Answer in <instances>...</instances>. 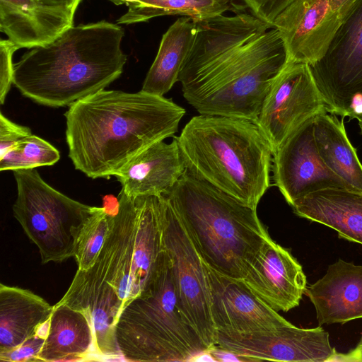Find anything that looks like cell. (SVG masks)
Instances as JSON below:
<instances>
[{"mask_svg":"<svg viewBox=\"0 0 362 362\" xmlns=\"http://www.w3.org/2000/svg\"><path fill=\"white\" fill-rule=\"evenodd\" d=\"M288 62L275 28L248 13L196 22L178 81L200 115L256 122L271 86Z\"/></svg>","mask_w":362,"mask_h":362,"instance_id":"obj_1","label":"cell"},{"mask_svg":"<svg viewBox=\"0 0 362 362\" xmlns=\"http://www.w3.org/2000/svg\"><path fill=\"white\" fill-rule=\"evenodd\" d=\"M110 232L95 262L76 271L57 305L81 311L93 331L94 349L103 356L119 353L115 325L125 306L156 281L168 255L163 237V195L118 194Z\"/></svg>","mask_w":362,"mask_h":362,"instance_id":"obj_2","label":"cell"},{"mask_svg":"<svg viewBox=\"0 0 362 362\" xmlns=\"http://www.w3.org/2000/svg\"><path fill=\"white\" fill-rule=\"evenodd\" d=\"M185 115L163 95L101 90L64 113L69 157L88 177L108 179L149 146L174 136Z\"/></svg>","mask_w":362,"mask_h":362,"instance_id":"obj_3","label":"cell"},{"mask_svg":"<svg viewBox=\"0 0 362 362\" xmlns=\"http://www.w3.org/2000/svg\"><path fill=\"white\" fill-rule=\"evenodd\" d=\"M124 35L118 23L106 21L73 25L25 52L13 65V84L38 104L69 107L120 76L127 59Z\"/></svg>","mask_w":362,"mask_h":362,"instance_id":"obj_4","label":"cell"},{"mask_svg":"<svg viewBox=\"0 0 362 362\" xmlns=\"http://www.w3.org/2000/svg\"><path fill=\"white\" fill-rule=\"evenodd\" d=\"M175 138L187 170L257 209L270 187L274 152L256 122L199 115Z\"/></svg>","mask_w":362,"mask_h":362,"instance_id":"obj_5","label":"cell"},{"mask_svg":"<svg viewBox=\"0 0 362 362\" xmlns=\"http://www.w3.org/2000/svg\"><path fill=\"white\" fill-rule=\"evenodd\" d=\"M164 194L204 262L218 273L243 279L271 238L252 208L185 170Z\"/></svg>","mask_w":362,"mask_h":362,"instance_id":"obj_6","label":"cell"},{"mask_svg":"<svg viewBox=\"0 0 362 362\" xmlns=\"http://www.w3.org/2000/svg\"><path fill=\"white\" fill-rule=\"evenodd\" d=\"M115 338L129 361H189L209 352L180 310L168 257L150 289L121 312Z\"/></svg>","mask_w":362,"mask_h":362,"instance_id":"obj_7","label":"cell"},{"mask_svg":"<svg viewBox=\"0 0 362 362\" xmlns=\"http://www.w3.org/2000/svg\"><path fill=\"white\" fill-rule=\"evenodd\" d=\"M13 172L17 187L13 216L37 245L42 263L74 257L79 232L93 206L57 191L35 168Z\"/></svg>","mask_w":362,"mask_h":362,"instance_id":"obj_8","label":"cell"},{"mask_svg":"<svg viewBox=\"0 0 362 362\" xmlns=\"http://www.w3.org/2000/svg\"><path fill=\"white\" fill-rule=\"evenodd\" d=\"M163 237L180 310L211 352L216 345L205 262L175 209L163 194Z\"/></svg>","mask_w":362,"mask_h":362,"instance_id":"obj_9","label":"cell"},{"mask_svg":"<svg viewBox=\"0 0 362 362\" xmlns=\"http://www.w3.org/2000/svg\"><path fill=\"white\" fill-rule=\"evenodd\" d=\"M328 112L362 117V0H356L325 55L310 65Z\"/></svg>","mask_w":362,"mask_h":362,"instance_id":"obj_10","label":"cell"},{"mask_svg":"<svg viewBox=\"0 0 362 362\" xmlns=\"http://www.w3.org/2000/svg\"><path fill=\"white\" fill-rule=\"evenodd\" d=\"M325 110L310 65L288 62L273 81L256 123L274 152L304 122Z\"/></svg>","mask_w":362,"mask_h":362,"instance_id":"obj_11","label":"cell"},{"mask_svg":"<svg viewBox=\"0 0 362 362\" xmlns=\"http://www.w3.org/2000/svg\"><path fill=\"white\" fill-rule=\"evenodd\" d=\"M215 349L245 360L275 361L328 362L337 352L320 326L304 329L291 322L270 332L216 330Z\"/></svg>","mask_w":362,"mask_h":362,"instance_id":"obj_12","label":"cell"},{"mask_svg":"<svg viewBox=\"0 0 362 362\" xmlns=\"http://www.w3.org/2000/svg\"><path fill=\"white\" fill-rule=\"evenodd\" d=\"M314 119L310 118L296 129L273 154L274 183L290 206L322 189H352L321 158L315 141Z\"/></svg>","mask_w":362,"mask_h":362,"instance_id":"obj_13","label":"cell"},{"mask_svg":"<svg viewBox=\"0 0 362 362\" xmlns=\"http://www.w3.org/2000/svg\"><path fill=\"white\" fill-rule=\"evenodd\" d=\"M349 10L341 0H294L276 18L288 62L313 64L326 53Z\"/></svg>","mask_w":362,"mask_h":362,"instance_id":"obj_14","label":"cell"},{"mask_svg":"<svg viewBox=\"0 0 362 362\" xmlns=\"http://www.w3.org/2000/svg\"><path fill=\"white\" fill-rule=\"evenodd\" d=\"M211 312L216 330L249 333L276 330L289 323L242 279L224 276L206 263Z\"/></svg>","mask_w":362,"mask_h":362,"instance_id":"obj_15","label":"cell"},{"mask_svg":"<svg viewBox=\"0 0 362 362\" xmlns=\"http://www.w3.org/2000/svg\"><path fill=\"white\" fill-rule=\"evenodd\" d=\"M242 280L276 312L297 307L307 288L301 265L272 238L262 246Z\"/></svg>","mask_w":362,"mask_h":362,"instance_id":"obj_16","label":"cell"},{"mask_svg":"<svg viewBox=\"0 0 362 362\" xmlns=\"http://www.w3.org/2000/svg\"><path fill=\"white\" fill-rule=\"evenodd\" d=\"M305 293L315 307L319 326L362 318V265L339 259Z\"/></svg>","mask_w":362,"mask_h":362,"instance_id":"obj_17","label":"cell"},{"mask_svg":"<svg viewBox=\"0 0 362 362\" xmlns=\"http://www.w3.org/2000/svg\"><path fill=\"white\" fill-rule=\"evenodd\" d=\"M186 170L175 138L149 146L129 160L115 175L124 194L131 197L160 195Z\"/></svg>","mask_w":362,"mask_h":362,"instance_id":"obj_18","label":"cell"},{"mask_svg":"<svg viewBox=\"0 0 362 362\" xmlns=\"http://www.w3.org/2000/svg\"><path fill=\"white\" fill-rule=\"evenodd\" d=\"M74 18L37 0H0V30L18 49L52 42L74 25Z\"/></svg>","mask_w":362,"mask_h":362,"instance_id":"obj_19","label":"cell"},{"mask_svg":"<svg viewBox=\"0 0 362 362\" xmlns=\"http://www.w3.org/2000/svg\"><path fill=\"white\" fill-rule=\"evenodd\" d=\"M298 216L336 230L339 237L362 245V192L328 187L311 192L291 205Z\"/></svg>","mask_w":362,"mask_h":362,"instance_id":"obj_20","label":"cell"},{"mask_svg":"<svg viewBox=\"0 0 362 362\" xmlns=\"http://www.w3.org/2000/svg\"><path fill=\"white\" fill-rule=\"evenodd\" d=\"M54 310L28 289L0 284V354L11 351L47 327Z\"/></svg>","mask_w":362,"mask_h":362,"instance_id":"obj_21","label":"cell"},{"mask_svg":"<svg viewBox=\"0 0 362 362\" xmlns=\"http://www.w3.org/2000/svg\"><path fill=\"white\" fill-rule=\"evenodd\" d=\"M91 356L95 357L94 335L87 317L68 305L55 304L36 361H84Z\"/></svg>","mask_w":362,"mask_h":362,"instance_id":"obj_22","label":"cell"},{"mask_svg":"<svg viewBox=\"0 0 362 362\" xmlns=\"http://www.w3.org/2000/svg\"><path fill=\"white\" fill-rule=\"evenodd\" d=\"M314 136L325 165L352 189L362 192V163L343 121L327 110L318 113L314 119Z\"/></svg>","mask_w":362,"mask_h":362,"instance_id":"obj_23","label":"cell"},{"mask_svg":"<svg viewBox=\"0 0 362 362\" xmlns=\"http://www.w3.org/2000/svg\"><path fill=\"white\" fill-rule=\"evenodd\" d=\"M196 22L178 18L163 34L158 53L144 79L141 90L164 95L178 81V76L194 42Z\"/></svg>","mask_w":362,"mask_h":362,"instance_id":"obj_24","label":"cell"},{"mask_svg":"<svg viewBox=\"0 0 362 362\" xmlns=\"http://www.w3.org/2000/svg\"><path fill=\"white\" fill-rule=\"evenodd\" d=\"M230 0H135L127 4L128 10L118 24L145 22L165 15H180L194 22L223 15L230 9Z\"/></svg>","mask_w":362,"mask_h":362,"instance_id":"obj_25","label":"cell"},{"mask_svg":"<svg viewBox=\"0 0 362 362\" xmlns=\"http://www.w3.org/2000/svg\"><path fill=\"white\" fill-rule=\"evenodd\" d=\"M112 214L105 207L93 206L79 232L74 257L78 269L87 270L95 262L110 232Z\"/></svg>","mask_w":362,"mask_h":362,"instance_id":"obj_26","label":"cell"},{"mask_svg":"<svg viewBox=\"0 0 362 362\" xmlns=\"http://www.w3.org/2000/svg\"><path fill=\"white\" fill-rule=\"evenodd\" d=\"M59 158L60 153L54 146L32 134L20 140L0 158V170L50 166L57 163Z\"/></svg>","mask_w":362,"mask_h":362,"instance_id":"obj_27","label":"cell"},{"mask_svg":"<svg viewBox=\"0 0 362 362\" xmlns=\"http://www.w3.org/2000/svg\"><path fill=\"white\" fill-rule=\"evenodd\" d=\"M252 15L271 28L277 16L294 0H241Z\"/></svg>","mask_w":362,"mask_h":362,"instance_id":"obj_28","label":"cell"},{"mask_svg":"<svg viewBox=\"0 0 362 362\" xmlns=\"http://www.w3.org/2000/svg\"><path fill=\"white\" fill-rule=\"evenodd\" d=\"M18 49L9 40L0 41V103L3 105L13 83V53Z\"/></svg>","mask_w":362,"mask_h":362,"instance_id":"obj_29","label":"cell"},{"mask_svg":"<svg viewBox=\"0 0 362 362\" xmlns=\"http://www.w3.org/2000/svg\"><path fill=\"white\" fill-rule=\"evenodd\" d=\"M47 328L22 344L20 346L5 354H0L1 361H36L44 344Z\"/></svg>","mask_w":362,"mask_h":362,"instance_id":"obj_30","label":"cell"},{"mask_svg":"<svg viewBox=\"0 0 362 362\" xmlns=\"http://www.w3.org/2000/svg\"><path fill=\"white\" fill-rule=\"evenodd\" d=\"M32 134L29 127L16 124L0 113V158L16 144Z\"/></svg>","mask_w":362,"mask_h":362,"instance_id":"obj_31","label":"cell"},{"mask_svg":"<svg viewBox=\"0 0 362 362\" xmlns=\"http://www.w3.org/2000/svg\"><path fill=\"white\" fill-rule=\"evenodd\" d=\"M42 4L62 10L74 16L76 10L81 0H37Z\"/></svg>","mask_w":362,"mask_h":362,"instance_id":"obj_32","label":"cell"},{"mask_svg":"<svg viewBox=\"0 0 362 362\" xmlns=\"http://www.w3.org/2000/svg\"><path fill=\"white\" fill-rule=\"evenodd\" d=\"M110 1L112 2L115 5H120L123 4H129L130 2L134 1L135 0H109Z\"/></svg>","mask_w":362,"mask_h":362,"instance_id":"obj_33","label":"cell"},{"mask_svg":"<svg viewBox=\"0 0 362 362\" xmlns=\"http://www.w3.org/2000/svg\"><path fill=\"white\" fill-rule=\"evenodd\" d=\"M358 126L361 130V133L362 134V117L358 120Z\"/></svg>","mask_w":362,"mask_h":362,"instance_id":"obj_34","label":"cell"},{"mask_svg":"<svg viewBox=\"0 0 362 362\" xmlns=\"http://www.w3.org/2000/svg\"><path fill=\"white\" fill-rule=\"evenodd\" d=\"M358 348H362V334H361V339L358 344V346H357Z\"/></svg>","mask_w":362,"mask_h":362,"instance_id":"obj_35","label":"cell"},{"mask_svg":"<svg viewBox=\"0 0 362 362\" xmlns=\"http://www.w3.org/2000/svg\"><path fill=\"white\" fill-rule=\"evenodd\" d=\"M356 348H357V349H358L361 352V354H362V348H358V347H356Z\"/></svg>","mask_w":362,"mask_h":362,"instance_id":"obj_36","label":"cell"}]
</instances>
